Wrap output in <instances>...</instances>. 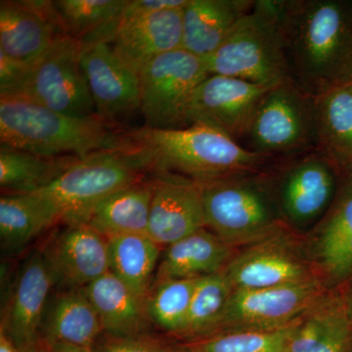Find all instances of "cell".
<instances>
[{"instance_id": "1", "label": "cell", "mask_w": 352, "mask_h": 352, "mask_svg": "<svg viewBox=\"0 0 352 352\" xmlns=\"http://www.w3.org/2000/svg\"><path fill=\"white\" fill-rule=\"evenodd\" d=\"M281 28L289 80L302 91L352 82V0H287Z\"/></svg>"}, {"instance_id": "2", "label": "cell", "mask_w": 352, "mask_h": 352, "mask_svg": "<svg viewBox=\"0 0 352 352\" xmlns=\"http://www.w3.org/2000/svg\"><path fill=\"white\" fill-rule=\"evenodd\" d=\"M113 151L138 170L207 182L252 173L270 157L245 149L224 132L203 124L183 129L138 127L117 132Z\"/></svg>"}, {"instance_id": "3", "label": "cell", "mask_w": 352, "mask_h": 352, "mask_svg": "<svg viewBox=\"0 0 352 352\" xmlns=\"http://www.w3.org/2000/svg\"><path fill=\"white\" fill-rule=\"evenodd\" d=\"M118 131L98 116L73 117L22 98L0 99L1 145L47 157L111 150Z\"/></svg>"}, {"instance_id": "4", "label": "cell", "mask_w": 352, "mask_h": 352, "mask_svg": "<svg viewBox=\"0 0 352 352\" xmlns=\"http://www.w3.org/2000/svg\"><path fill=\"white\" fill-rule=\"evenodd\" d=\"M282 2L254 1L219 50L205 58L210 75L263 87L289 80L281 28Z\"/></svg>"}, {"instance_id": "5", "label": "cell", "mask_w": 352, "mask_h": 352, "mask_svg": "<svg viewBox=\"0 0 352 352\" xmlns=\"http://www.w3.org/2000/svg\"><path fill=\"white\" fill-rule=\"evenodd\" d=\"M250 175L200 183L207 228L231 248L254 244L280 230L276 196Z\"/></svg>"}, {"instance_id": "6", "label": "cell", "mask_w": 352, "mask_h": 352, "mask_svg": "<svg viewBox=\"0 0 352 352\" xmlns=\"http://www.w3.org/2000/svg\"><path fill=\"white\" fill-rule=\"evenodd\" d=\"M240 144L261 156L317 149L315 97L291 80L271 87L259 101Z\"/></svg>"}, {"instance_id": "7", "label": "cell", "mask_w": 352, "mask_h": 352, "mask_svg": "<svg viewBox=\"0 0 352 352\" xmlns=\"http://www.w3.org/2000/svg\"><path fill=\"white\" fill-rule=\"evenodd\" d=\"M140 179V170L133 164L113 150H103L78 157L34 193L47 201L60 219L75 223L99 201Z\"/></svg>"}, {"instance_id": "8", "label": "cell", "mask_w": 352, "mask_h": 352, "mask_svg": "<svg viewBox=\"0 0 352 352\" xmlns=\"http://www.w3.org/2000/svg\"><path fill=\"white\" fill-rule=\"evenodd\" d=\"M138 75L144 126L155 129L188 126L190 100L197 87L210 76L203 58L183 48L155 58Z\"/></svg>"}, {"instance_id": "9", "label": "cell", "mask_w": 352, "mask_h": 352, "mask_svg": "<svg viewBox=\"0 0 352 352\" xmlns=\"http://www.w3.org/2000/svg\"><path fill=\"white\" fill-rule=\"evenodd\" d=\"M80 45L63 34L30 67L12 98H22L73 117L96 115L80 64Z\"/></svg>"}, {"instance_id": "10", "label": "cell", "mask_w": 352, "mask_h": 352, "mask_svg": "<svg viewBox=\"0 0 352 352\" xmlns=\"http://www.w3.org/2000/svg\"><path fill=\"white\" fill-rule=\"evenodd\" d=\"M324 294L318 280L274 288L234 289L217 332L287 327Z\"/></svg>"}, {"instance_id": "11", "label": "cell", "mask_w": 352, "mask_h": 352, "mask_svg": "<svg viewBox=\"0 0 352 352\" xmlns=\"http://www.w3.org/2000/svg\"><path fill=\"white\" fill-rule=\"evenodd\" d=\"M342 170L332 157L312 150L285 171L276 194L280 214L293 226L320 221L338 195V175Z\"/></svg>"}, {"instance_id": "12", "label": "cell", "mask_w": 352, "mask_h": 352, "mask_svg": "<svg viewBox=\"0 0 352 352\" xmlns=\"http://www.w3.org/2000/svg\"><path fill=\"white\" fill-rule=\"evenodd\" d=\"M289 239L280 229L233 256L223 270L233 288H274L317 280Z\"/></svg>"}, {"instance_id": "13", "label": "cell", "mask_w": 352, "mask_h": 352, "mask_svg": "<svg viewBox=\"0 0 352 352\" xmlns=\"http://www.w3.org/2000/svg\"><path fill=\"white\" fill-rule=\"evenodd\" d=\"M270 87L231 76H208L190 100L187 124L214 127L240 142L256 106Z\"/></svg>"}, {"instance_id": "14", "label": "cell", "mask_w": 352, "mask_h": 352, "mask_svg": "<svg viewBox=\"0 0 352 352\" xmlns=\"http://www.w3.org/2000/svg\"><path fill=\"white\" fill-rule=\"evenodd\" d=\"M80 48V64L96 115L108 122L140 110L139 75L118 57L111 43Z\"/></svg>"}, {"instance_id": "15", "label": "cell", "mask_w": 352, "mask_h": 352, "mask_svg": "<svg viewBox=\"0 0 352 352\" xmlns=\"http://www.w3.org/2000/svg\"><path fill=\"white\" fill-rule=\"evenodd\" d=\"M67 224L43 254L55 284L68 291L85 289L111 271L108 239L87 224Z\"/></svg>"}, {"instance_id": "16", "label": "cell", "mask_w": 352, "mask_h": 352, "mask_svg": "<svg viewBox=\"0 0 352 352\" xmlns=\"http://www.w3.org/2000/svg\"><path fill=\"white\" fill-rule=\"evenodd\" d=\"M153 185L148 236L168 247L207 228L200 182L163 175Z\"/></svg>"}, {"instance_id": "17", "label": "cell", "mask_w": 352, "mask_h": 352, "mask_svg": "<svg viewBox=\"0 0 352 352\" xmlns=\"http://www.w3.org/2000/svg\"><path fill=\"white\" fill-rule=\"evenodd\" d=\"M54 284L41 252H34L21 266L1 325V330L21 351L34 346L41 339L44 315Z\"/></svg>"}, {"instance_id": "18", "label": "cell", "mask_w": 352, "mask_h": 352, "mask_svg": "<svg viewBox=\"0 0 352 352\" xmlns=\"http://www.w3.org/2000/svg\"><path fill=\"white\" fill-rule=\"evenodd\" d=\"M63 34L52 1L0 2V51L7 56L32 64Z\"/></svg>"}, {"instance_id": "19", "label": "cell", "mask_w": 352, "mask_h": 352, "mask_svg": "<svg viewBox=\"0 0 352 352\" xmlns=\"http://www.w3.org/2000/svg\"><path fill=\"white\" fill-rule=\"evenodd\" d=\"M182 8L122 20L112 45L118 57L139 74L155 58L182 48Z\"/></svg>"}, {"instance_id": "20", "label": "cell", "mask_w": 352, "mask_h": 352, "mask_svg": "<svg viewBox=\"0 0 352 352\" xmlns=\"http://www.w3.org/2000/svg\"><path fill=\"white\" fill-rule=\"evenodd\" d=\"M285 352H352L344 296L325 293L298 317Z\"/></svg>"}, {"instance_id": "21", "label": "cell", "mask_w": 352, "mask_h": 352, "mask_svg": "<svg viewBox=\"0 0 352 352\" xmlns=\"http://www.w3.org/2000/svg\"><path fill=\"white\" fill-rule=\"evenodd\" d=\"M251 0H188L182 11V48L207 58L219 50L249 12Z\"/></svg>"}, {"instance_id": "22", "label": "cell", "mask_w": 352, "mask_h": 352, "mask_svg": "<svg viewBox=\"0 0 352 352\" xmlns=\"http://www.w3.org/2000/svg\"><path fill=\"white\" fill-rule=\"evenodd\" d=\"M349 176L321 220L315 243L317 263L332 284L346 283L352 278V176Z\"/></svg>"}, {"instance_id": "23", "label": "cell", "mask_w": 352, "mask_h": 352, "mask_svg": "<svg viewBox=\"0 0 352 352\" xmlns=\"http://www.w3.org/2000/svg\"><path fill=\"white\" fill-rule=\"evenodd\" d=\"M153 185L138 182L115 192L90 208L78 222L109 239L122 235H148Z\"/></svg>"}, {"instance_id": "24", "label": "cell", "mask_w": 352, "mask_h": 352, "mask_svg": "<svg viewBox=\"0 0 352 352\" xmlns=\"http://www.w3.org/2000/svg\"><path fill=\"white\" fill-rule=\"evenodd\" d=\"M232 254V248L208 228H201L166 247L157 266V281L161 283L221 272Z\"/></svg>"}, {"instance_id": "25", "label": "cell", "mask_w": 352, "mask_h": 352, "mask_svg": "<svg viewBox=\"0 0 352 352\" xmlns=\"http://www.w3.org/2000/svg\"><path fill=\"white\" fill-rule=\"evenodd\" d=\"M100 318L104 332L113 337L141 335L147 322L148 302L109 271L83 289Z\"/></svg>"}, {"instance_id": "26", "label": "cell", "mask_w": 352, "mask_h": 352, "mask_svg": "<svg viewBox=\"0 0 352 352\" xmlns=\"http://www.w3.org/2000/svg\"><path fill=\"white\" fill-rule=\"evenodd\" d=\"M104 332L99 315L83 289H69L48 305L41 327L46 344L94 349Z\"/></svg>"}, {"instance_id": "27", "label": "cell", "mask_w": 352, "mask_h": 352, "mask_svg": "<svg viewBox=\"0 0 352 352\" xmlns=\"http://www.w3.org/2000/svg\"><path fill=\"white\" fill-rule=\"evenodd\" d=\"M66 36L80 47L112 43L129 0H56L52 1Z\"/></svg>"}, {"instance_id": "28", "label": "cell", "mask_w": 352, "mask_h": 352, "mask_svg": "<svg viewBox=\"0 0 352 352\" xmlns=\"http://www.w3.org/2000/svg\"><path fill=\"white\" fill-rule=\"evenodd\" d=\"M317 150L346 168L352 164V82L315 97Z\"/></svg>"}, {"instance_id": "29", "label": "cell", "mask_w": 352, "mask_h": 352, "mask_svg": "<svg viewBox=\"0 0 352 352\" xmlns=\"http://www.w3.org/2000/svg\"><path fill=\"white\" fill-rule=\"evenodd\" d=\"M60 220L56 210L38 194L0 198V238L6 250L20 249Z\"/></svg>"}, {"instance_id": "30", "label": "cell", "mask_w": 352, "mask_h": 352, "mask_svg": "<svg viewBox=\"0 0 352 352\" xmlns=\"http://www.w3.org/2000/svg\"><path fill=\"white\" fill-rule=\"evenodd\" d=\"M110 270L136 295L148 302L153 274L161 258V245L148 235L109 238Z\"/></svg>"}, {"instance_id": "31", "label": "cell", "mask_w": 352, "mask_h": 352, "mask_svg": "<svg viewBox=\"0 0 352 352\" xmlns=\"http://www.w3.org/2000/svg\"><path fill=\"white\" fill-rule=\"evenodd\" d=\"M78 157H47L0 147V186L6 194L34 193L50 184Z\"/></svg>"}, {"instance_id": "32", "label": "cell", "mask_w": 352, "mask_h": 352, "mask_svg": "<svg viewBox=\"0 0 352 352\" xmlns=\"http://www.w3.org/2000/svg\"><path fill=\"white\" fill-rule=\"evenodd\" d=\"M233 289L224 271L201 277L192 298L182 336L193 340L217 332Z\"/></svg>"}, {"instance_id": "33", "label": "cell", "mask_w": 352, "mask_h": 352, "mask_svg": "<svg viewBox=\"0 0 352 352\" xmlns=\"http://www.w3.org/2000/svg\"><path fill=\"white\" fill-rule=\"evenodd\" d=\"M294 323L276 330L219 331L183 347L185 352H285Z\"/></svg>"}, {"instance_id": "34", "label": "cell", "mask_w": 352, "mask_h": 352, "mask_svg": "<svg viewBox=\"0 0 352 352\" xmlns=\"http://www.w3.org/2000/svg\"><path fill=\"white\" fill-rule=\"evenodd\" d=\"M200 278L170 279L159 283L148 300V312L157 326L182 336Z\"/></svg>"}, {"instance_id": "35", "label": "cell", "mask_w": 352, "mask_h": 352, "mask_svg": "<svg viewBox=\"0 0 352 352\" xmlns=\"http://www.w3.org/2000/svg\"><path fill=\"white\" fill-rule=\"evenodd\" d=\"M94 352H175L170 347L144 335L132 337L108 336L102 342H97Z\"/></svg>"}, {"instance_id": "36", "label": "cell", "mask_w": 352, "mask_h": 352, "mask_svg": "<svg viewBox=\"0 0 352 352\" xmlns=\"http://www.w3.org/2000/svg\"><path fill=\"white\" fill-rule=\"evenodd\" d=\"M32 64L22 63L0 51V98H12L25 82Z\"/></svg>"}, {"instance_id": "37", "label": "cell", "mask_w": 352, "mask_h": 352, "mask_svg": "<svg viewBox=\"0 0 352 352\" xmlns=\"http://www.w3.org/2000/svg\"><path fill=\"white\" fill-rule=\"evenodd\" d=\"M187 1L188 0H129L122 12V20L132 19L170 9L182 8L186 6Z\"/></svg>"}, {"instance_id": "38", "label": "cell", "mask_w": 352, "mask_h": 352, "mask_svg": "<svg viewBox=\"0 0 352 352\" xmlns=\"http://www.w3.org/2000/svg\"><path fill=\"white\" fill-rule=\"evenodd\" d=\"M50 352H94V349L67 344H48Z\"/></svg>"}, {"instance_id": "39", "label": "cell", "mask_w": 352, "mask_h": 352, "mask_svg": "<svg viewBox=\"0 0 352 352\" xmlns=\"http://www.w3.org/2000/svg\"><path fill=\"white\" fill-rule=\"evenodd\" d=\"M0 352H23L12 339L3 331H0Z\"/></svg>"}, {"instance_id": "40", "label": "cell", "mask_w": 352, "mask_h": 352, "mask_svg": "<svg viewBox=\"0 0 352 352\" xmlns=\"http://www.w3.org/2000/svg\"><path fill=\"white\" fill-rule=\"evenodd\" d=\"M344 296V307H346L347 317L352 326V285H349V289L346 293L342 295Z\"/></svg>"}, {"instance_id": "41", "label": "cell", "mask_w": 352, "mask_h": 352, "mask_svg": "<svg viewBox=\"0 0 352 352\" xmlns=\"http://www.w3.org/2000/svg\"><path fill=\"white\" fill-rule=\"evenodd\" d=\"M23 352H50V346L43 340H39L34 346L28 347Z\"/></svg>"}, {"instance_id": "42", "label": "cell", "mask_w": 352, "mask_h": 352, "mask_svg": "<svg viewBox=\"0 0 352 352\" xmlns=\"http://www.w3.org/2000/svg\"><path fill=\"white\" fill-rule=\"evenodd\" d=\"M344 170L346 175L352 176V164H349V166H346V168H344Z\"/></svg>"}, {"instance_id": "43", "label": "cell", "mask_w": 352, "mask_h": 352, "mask_svg": "<svg viewBox=\"0 0 352 352\" xmlns=\"http://www.w3.org/2000/svg\"><path fill=\"white\" fill-rule=\"evenodd\" d=\"M349 285H352V278H351V281L349 282Z\"/></svg>"}]
</instances>
